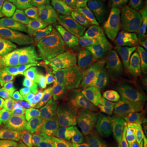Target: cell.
<instances>
[{
  "instance_id": "obj_1",
  "label": "cell",
  "mask_w": 147,
  "mask_h": 147,
  "mask_svg": "<svg viewBox=\"0 0 147 147\" xmlns=\"http://www.w3.org/2000/svg\"><path fill=\"white\" fill-rule=\"evenodd\" d=\"M77 110L87 119H97L135 100L120 69L110 57L102 65L82 79L72 90Z\"/></svg>"
},
{
  "instance_id": "obj_16",
  "label": "cell",
  "mask_w": 147,
  "mask_h": 147,
  "mask_svg": "<svg viewBox=\"0 0 147 147\" xmlns=\"http://www.w3.org/2000/svg\"><path fill=\"white\" fill-rule=\"evenodd\" d=\"M48 26L56 34L69 39H82L77 30L76 17L70 13L55 16L48 22Z\"/></svg>"
},
{
  "instance_id": "obj_20",
  "label": "cell",
  "mask_w": 147,
  "mask_h": 147,
  "mask_svg": "<svg viewBox=\"0 0 147 147\" xmlns=\"http://www.w3.org/2000/svg\"><path fill=\"white\" fill-rule=\"evenodd\" d=\"M107 147H147V131L117 140Z\"/></svg>"
},
{
  "instance_id": "obj_14",
  "label": "cell",
  "mask_w": 147,
  "mask_h": 147,
  "mask_svg": "<svg viewBox=\"0 0 147 147\" xmlns=\"http://www.w3.org/2000/svg\"><path fill=\"white\" fill-rule=\"evenodd\" d=\"M24 37L27 40L51 52L57 48L61 40L49 27L47 21L39 18L32 19L24 33Z\"/></svg>"
},
{
  "instance_id": "obj_17",
  "label": "cell",
  "mask_w": 147,
  "mask_h": 147,
  "mask_svg": "<svg viewBox=\"0 0 147 147\" xmlns=\"http://www.w3.org/2000/svg\"><path fill=\"white\" fill-rule=\"evenodd\" d=\"M30 11L39 19H52L65 13L63 0H34Z\"/></svg>"
},
{
  "instance_id": "obj_3",
  "label": "cell",
  "mask_w": 147,
  "mask_h": 147,
  "mask_svg": "<svg viewBox=\"0 0 147 147\" xmlns=\"http://www.w3.org/2000/svg\"><path fill=\"white\" fill-rule=\"evenodd\" d=\"M0 74L38 91H51L67 86L62 74L38 62L0 53Z\"/></svg>"
},
{
  "instance_id": "obj_29",
  "label": "cell",
  "mask_w": 147,
  "mask_h": 147,
  "mask_svg": "<svg viewBox=\"0 0 147 147\" xmlns=\"http://www.w3.org/2000/svg\"><path fill=\"white\" fill-rule=\"evenodd\" d=\"M119 1H123V2H127V3H129V0H119Z\"/></svg>"
},
{
  "instance_id": "obj_13",
  "label": "cell",
  "mask_w": 147,
  "mask_h": 147,
  "mask_svg": "<svg viewBox=\"0 0 147 147\" xmlns=\"http://www.w3.org/2000/svg\"><path fill=\"white\" fill-rule=\"evenodd\" d=\"M33 96L30 88L0 74V112L12 110Z\"/></svg>"
},
{
  "instance_id": "obj_21",
  "label": "cell",
  "mask_w": 147,
  "mask_h": 147,
  "mask_svg": "<svg viewBox=\"0 0 147 147\" xmlns=\"http://www.w3.org/2000/svg\"><path fill=\"white\" fill-rule=\"evenodd\" d=\"M6 137H7L17 147H39L37 145L34 131L16 133Z\"/></svg>"
},
{
  "instance_id": "obj_28",
  "label": "cell",
  "mask_w": 147,
  "mask_h": 147,
  "mask_svg": "<svg viewBox=\"0 0 147 147\" xmlns=\"http://www.w3.org/2000/svg\"><path fill=\"white\" fill-rule=\"evenodd\" d=\"M142 32L144 34V35L147 38V20L145 21L142 27Z\"/></svg>"
},
{
  "instance_id": "obj_30",
  "label": "cell",
  "mask_w": 147,
  "mask_h": 147,
  "mask_svg": "<svg viewBox=\"0 0 147 147\" xmlns=\"http://www.w3.org/2000/svg\"><path fill=\"white\" fill-rule=\"evenodd\" d=\"M76 147H84V146H77Z\"/></svg>"
},
{
  "instance_id": "obj_27",
  "label": "cell",
  "mask_w": 147,
  "mask_h": 147,
  "mask_svg": "<svg viewBox=\"0 0 147 147\" xmlns=\"http://www.w3.org/2000/svg\"><path fill=\"white\" fill-rule=\"evenodd\" d=\"M14 1L18 3H20L21 5H23L24 7H26L28 10L30 11L34 0H14Z\"/></svg>"
},
{
  "instance_id": "obj_5",
  "label": "cell",
  "mask_w": 147,
  "mask_h": 147,
  "mask_svg": "<svg viewBox=\"0 0 147 147\" xmlns=\"http://www.w3.org/2000/svg\"><path fill=\"white\" fill-rule=\"evenodd\" d=\"M79 37L97 49L112 51L116 30L112 21L100 8L85 10L75 15Z\"/></svg>"
},
{
  "instance_id": "obj_2",
  "label": "cell",
  "mask_w": 147,
  "mask_h": 147,
  "mask_svg": "<svg viewBox=\"0 0 147 147\" xmlns=\"http://www.w3.org/2000/svg\"><path fill=\"white\" fill-rule=\"evenodd\" d=\"M106 147L117 140L147 131V101L137 99L97 119H88Z\"/></svg>"
},
{
  "instance_id": "obj_22",
  "label": "cell",
  "mask_w": 147,
  "mask_h": 147,
  "mask_svg": "<svg viewBox=\"0 0 147 147\" xmlns=\"http://www.w3.org/2000/svg\"><path fill=\"white\" fill-rule=\"evenodd\" d=\"M74 131H82L85 134H88L91 140L92 147H106L102 137L95 130L92 129L88 125V123H85L80 124L78 127H74Z\"/></svg>"
},
{
  "instance_id": "obj_19",
  "label": "cell",
  "mask_w": 147,
  "mask_h": 147,
  "mask_svg": "<svg viewBox=\"0 0 147 147\" xmlns=\"http://www.w3.org/2000/svg\"><path fill=\"white\" fill-rule=\"evenodd\" d=\"M73 131H74V127H57V128H53V129H49V130L34 131L37 145L39 147H47V144L54 138L60 136L62 133L71 132Z\"/></svg>"
},
{
  "instance_id": "obj_9",
  "label": "cell",
  "mask_w": 147,
  "mask_h": 147,
  "mask_svg": "<svg viewBox=\"0 0 147 147\" xmlns=\"http://www.w3.org/2000/svg\"><path fill=\"white\" fill-rule=\"evenodd\" d=\"M104 12L116 26L124 30H141L146 18L133 9L129 3L119 0H102Z\"/></svg>"
},
{
  "instance_id": "obj_4",
  "label": "cell",
  "mask_w": 147,
  "mask_h": 147,
  "mask_svg": "<svg viewBox=\"0 0 147 147\" xmlns=\"http://www.w3.org/2000/svg\"><path fill=\"white\" fill-rule=\"evenodd\" d=\"M84 119L67 92H59L42 97L38 110L36 131L62 127H74Z\"/></svg>"
},
{
  "instance_id": "obj_15",
  "label": "cell",
  "mask_w": 147,
  "mask_h": 147,
  "mask_svg": "<svg viewBox=\"0 0 147 147\" xmlns=\"http://www.w3.org/2000/svg\"><path fill=\"white\" fill-rule=\"evenodd\" d=\"M31 20L30 11L15 1H11L6 8L3 23L7 31L21 35L26 32Z\"/></svg>"
},
{
  "instance_id": "obj_18",
  "label": "cell",
  "mask_w": 147,
  "mask_h": 147,
  "mask_svg": "<svg viewBox=\"0 0 147 147\" xmlns=\"http://www.w3.org/2000/svg\"><path fill=\"white\" fill-rule=\"evenodd\" d=\"M64 8L69 13L76 15L83 11L100 8V0H63Z\"/></svg>"
},
{
  "instance_id": "obj_8",
  "label": "cell",
  "mask_w": 147,
  "mask_h": 147,
  "mask_svg": "<svg viewBox=\"0 0 147 147\" xmlns=\"http://www.w3.org/2000/svg\"><path fill=\"white\" fill-rule=\"evenodd\" d=\"M111 58L120 69L135 96L147 101V70L120 50L111 51Z\"/></svg>"
},
{
  "instance_id": "obj_26",
  "label": "cell",
  "mask_w": 147,
  "mask_h": 147,
  "mask_svg": "<svg viewBox=\"0 0 147 147\" xmlns=\"http://www.w3.org/2000/svg\"><path fill=\"white\" fill-rule=\"evenodd\" d=\"M0 147H17L11 142L7 137H3L0 140Z\"/></svg>"
},
{
  "instance_id": "obj_10",
  "label": "cell",
  "mask_w": 147,
  "mask_h": 147,
  "mask_svg": "<svg viewBox=\"0 0 147 147\" xmlns=\"http://www.w3.org/2000/svg\"><path fill=\"white\" fill-rule=\"evenodd\" d=\"M115 43L120 51L147 70V38L142 30H119Z\"/></svg>"
},
{
  "instance_id": "obj_12",
  "label": "cell",
  "mask_w": 147,
  "mask_h": 147,
  "mask_svg": "<svg viewBox=\"0 0 147 147\" xmlns=\"http://www.w3.org/2000/svg\"><path fill=\"white\" fill-rule=\"evenodd\" d=\"M105 57L104 50L98 49L88 57L79 58L69 64L64 69L62 74L69 88L73 90L79 82L96 70L102 65Z\"/></svg>"
},
{
  "instance_id": "obj_7",
  "label": "cell",
  "mask_w": 147,
  "mask_h": 147,
  "mask_svg": "<svg viewBox=\"0 0 147 147\" xmlns=\"http://www.w3.org/2000/svg\"><path fill=\"white\" fill-rule=\"evenodd\" d=\"M0 53L38 63L54 65L51 51L33 43L21 35L8 34L0 37Z\"/></svg>"
},
{
  "instance_id": "obj_23",
  "label": "cell",
  "mask_w": 147,
  "mask_h": 147,
  "mask_svg": "<svg viewBox=\"0 0 147 147\" xmlns=\"http://www.w3.org/2000/svg\"><path fill=\"white\" fill-rule=\"evenodd\" d=\"M73 134L65 132L54 138L47 144V147H76Z\"/></svg>"
},
{
  "instance_id": "obj_6",
  "label": "cell",
  "mask_w": 147,
  "mask_h": 147,
  "mask_svg": "<svg viewBox=\"0 0 147 147\" xmlns=\"http://www.w3.org/2000/svg\"><path fill=\"white\" fill-rule=\"evenodd\" d=\"M42 97L31 98L12 110L0 112V140L11 134L36 131Z\"/></svg>"
},
{
  "instance_id": "obj_24",
  "label": "cell",
  "mask_w": 147,
  "mask_h": 147,
  "mask_svg": "<svg viewBox=\"0 0 147 147\" xmlns=\"http://www.w3.org/2000/svg\"><path fill=\"white\" fill-rule=\"evenodd\" d=\"M133 9L147 19V0H129Z\"/></svg>"
},
{
  "instance_id": "obj_25",
  "label": "cell",
  "mask_w": 147,
  "mask_h": 147,
  "mask_svg": "<svg viewBox=\"0 0 147 147\" xmlns=\"http://www.w3.org/2000/svg\"><path fill=\"white\" fill-rule=\"evenodd\" d=\"M11 0H0V37L5 35L7 33L6 29L3 26V16L5 14V11L8 3H10Z\"/></svg>"
},
{
  "instance_id": "obj_11",
  "label": "cell",
  "mask_w": 147,
  "mask_h": 147,
  "mask_svg": "<svg viewBox=\"0 0 147 147\" xmlns=\"http://www.w3.org/2000/svg\"><path fill=\"white\" fill-rule=\"evenodd\" d=\"M96 50L98 49L82 39L61 38L57 48L52 53L54 65L62 72L70 62L79 58L88 57Z\"/></svg>"
}]
</instances>
